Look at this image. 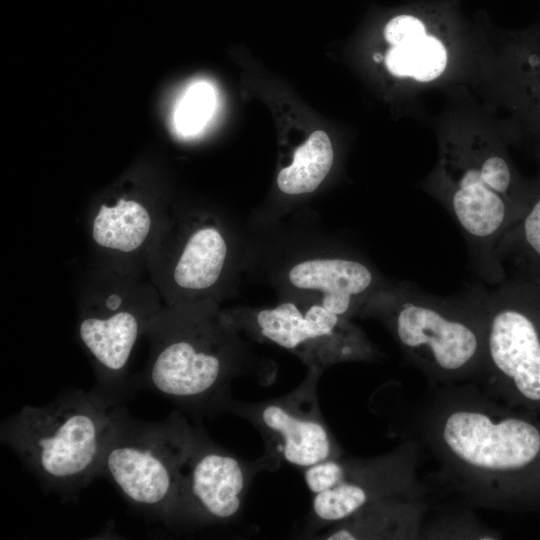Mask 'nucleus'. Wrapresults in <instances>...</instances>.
Segmentation results:
<instances>
[{"label":"nucleus","instance_id":"obj_8","mask_svg":"<svg viewBox=\"0 0 540 540\" xmlns=\"http://www.w3.org/2000/svg\"><path fill=\"white\" fill-rule=\"evenodd\" d=\"M224 317L250 338L293 353L307 370L324 372L339 363L372 361L378 354L351 319L307 297L287 295L275 306L239 308Z\"/></svg>","mask_w":540,"mask_h":540},{"label":"nucleus","instance_id":"obj_9","mask_svg":"<svg viewBox=\"0 0 540 540\" xmlns=\"http://www.w3.org/2000/svg\"><path fill=\"white\" fill-rule=\"evenodd\" d=\"M323 372L307 370L293 391L277 398L245 403L232 401L227 408L248 420L265 444L261 459L265 469L285 462L297 467L342 456L320 410L317 387Z\"/></svg>","mask_w":540,"mask_h":540},{"label":"nucleus","instance_id":"obj_11","mask_svg":"<svg viewBox=\"0 0 540 540\" xmlns=\"http://www.w3.org/2000/svg\"><path fill=\"white\" fill-rule=\"evenodd\" d=\"M259 458L247 463L215 445L200 431L183 467L174 523L207 525L237 519Z\"/></svg>","mask_w":540,"mask_h":540},{"label":"nucleus","instance_id":"obj_12","mask_svg":"<svg viewBox=\"0 0 540 540\" xmlns=\"http://www.w3.org/2000/svg\"><path fill=\"white\" fill-rule=\"evenodd\" d=\"M276 280L287 295L314 299L349 319L360 317L372 296L388 282L365 259L330 251L290 259L280 266Z\"/></svg>","mask_w":540,"mask_h":540},{"label":"nucleus","instance_id":"obj_16","mask_svg":"<svg viewBox=\"0 0 540 540\" xmlns=\"http://www.w3.org/2000/svg\"><path fill=\"white\" fill-rule=\"evenodd\" d=\"M229 258V243L220 229L205 225L188 237L173 271L177 286L203 291L221 278Z\"/></svg>","mask_w":540,"mask_h":540},{"label":"nucleus","instance_id":"obj_18","mask_svg":"<svg viewBox=\"0 0 540 540\" xmlns=\"http://www.w3.org/2000/svg\"><path fill=\"white\" fill-rule=\"evenodd\" d=\"M498 257L504 266L511 260L515 275L540 282V179L532 180L528 205L498 247Z\"/></svg>","mask_w":540,"mask_h":540},{"label":"nucleus","instance_id":"obj_6","mask_svg":"<svg viewBox=\"0 0 540 540\" xmlns=\"http://www.w3.org/2000/svg\"><path fill=\"white\" fill-rule=\"evenodd\" d=\"M197 432L178 413L161 422L145 423L122 411L100 474L134 506L174 523L183 467Z\"/></svg>","mask_w":540,"mask_h":540},{"label":"nucleus","instance_id":"obj_13","mask_svg":"<svg viewBox=\"0 0 540 540\" xmlns=\"http://www.w3.org/2000/svg\"><path fill=\"white\" fill-rule=\"evenodd\" d=\"M427 12L413 8L393 15L385 23L383 36L390 48L384 61L392 75L426 83L445 71L447 49L433 32L435 15Z\"/></svg>","mask_w":540,"mask_h":540},{"label":"nucleus","instance_id":"obj_1","mask_svg":"<svg viewBox=\"0 0 540 540\" xmlns=\"http://www.w3.org/2000/svg\"><path fill=\"white\" fill-rule=\"evenodd\" d=\"M422 409L418 434L441 476L470 505L540 511V418L478 384L442 385Z\"/></svg>","mask_w":540,"mask_h":540},{"label":"nucleus","instance_id":"obj_20","mask_svg":"<svg viewBox=\"0 0 540 540\" xmlns=\"http://www.w3.org/2000/svg\"><path fill=\"white\" fill-rule=\"evenodd\" d=\"M538 34H528L517 52L519 110L540 134V48Z\"/></svg>","mask_w":540,"mask_h":540},{"label":"nucleus","instance_id":"obj_14","mask_svg":"<svg viewBox=\"0 0 540 540\" xmlns=\"http://www.w3.org/2000/svg\"><path fill=\"white\" fill-rule=\"evenodd\" d=\"M427 511L425 498H387L361 508L313 536L326 540L421 539Z\"/></svg>","mask_w":540,"mask_h":540},{"label":"nucleus","instance_id":"obj_15","mask_svg":"<svg viewBox=\"0 0 540 540\" xmlns=\"http://www.w3.org/2000/svg\"><path fill=\"white\" fill-rule=\"evenodd\" d=\"M140 331L138 318L129 311L107 316H89L79 335L108 378L116 379L125 369Z\"/></svg>","mask_w":540,"mask_h":540},{"label":"nucleus","instance_id":"obj_5","mask_svg":"<svg viewBox=\"0 0 540 540\" xmlns=\"http://www.w3.org/2000/svg\"><path fill=\"white\" fill-rule=\"evenodd\" d=\"M483 325L477 383L496 400L540 416V282L514 275L475 287Z\"/></svg>","mask_w":540,"mask_h":540},{"label":"nucleus","instance_id":"obj_3","mask_svg":"<svg viewBox=\"0 0 540 540\" xmlns=\"http://www.w3.org/2000/svg\"><path fill=\"white\" fill-rule=\"evenodd\" d=\"M360 317L380 320L405 356L433 384L477 380L483 363V325L476 288L453 297L388 281Z\"/></svg>","mask_w":540,"mask_h":540},{"label":"nucleus","instance_id":"obj_24","mask_svg":"<svg viewBox=\"0 0 540 540\" xmlns=\"http://www.w3.org/2000/svg\"><path fill=\"white\" fill-rule=\"evenodd\" d=\"M537 156H538V160H539V170H538L537 177L540 179V147L538 149Z\"/></svg>","mask_w":540,"mask_h":540},{"label":"nucleus","instance_id":"obj_17","mask_svg":"<svg viewBox=\"0 0 540 540\" xmlns=\"http://www.w3.org/2000/svg\"><path fill=\"white\" fill-rule=\"evenodd\" d=\"M334 150L328 134L314 131L293 153L292 161L277 175V188L296 197L317 190L333 167Z\"/></svg>","mask_w":540,"mask_h":540},{"label":"nucleus","instance_id":"obj_19","mask_svg":"<svg viewBox=\"0 0 540 540\" xmlns=\"http://www.w3.org/2000/svg\"><path fill=\"white\" fill-rule=\"evenodd\" d=\"M150 226V215L142 204L119 199L114 206H101L93 222L92 235L102 247L131 252L145 241Z\"/></svg>","mask_w":540,"mask_h":540},{"label":"nucleus","instance_id":"obj_10","mask_svg":"<svg viewBox=\"0 0 540 540\" xmlns=\"http://www.w3.org/2000/svg\"><path fill=\"white\" fill-rule=\"evenodd\" d=\"M345 460L342 482L313 497L306 526L309 536L387 498H426V487L417 472L420 444L415 440L405 441L380 456L345 457Z\"/></svg>","mask_w":540,"mask_h":540},{"label":"nucleus","instance_id":"obj_4","mask_svg":"<svg viewBox=\"0 0 540 540\" xmlns=\"http://www.w3.org/2000/svg\"><path fill=\"white\" fill-rule=\"evenodd\" d=\"M122 410L94 393H65L22 407L1 427V440L46 487L72 494L100 475Z\"/></svg>","mask_w":540,"mask_h":540},{"label":"nucleus","instance_id":"obj_2","mask_svg":"<svg viewBox=\"0 0 540 540\" xmlns=\"http://www.w3.org/2000/svg\"><path fill=\"white\" fill-rule=\"evenodd\" d=\"M465 239L472 270L497 285L506 278L498 247L524 213L532 181L524 180L505 149L485 136L451 138L427 182Z\"/></svg>","mask_w":540,"mask_h":540},{"label":"nucleus","instance_id":"obj_22","mask_svg":"<svg viewBox=\"0 0 540 540\" xmlns=\"http://www.w3.org/2000/svg\"><path fill=\"white\" fill-rule=\"evenodd\" d=\"M494 529L480 523L470 512L445 513L424 523L421 539H500Z\"/></svg>","mask_w":540,"mask_h":540},{"label":"nucleus","instance_id":"obj_7","mask_svg":"<svg viewBox=\"0 0 540 540\" xmlns=\"http://www.w3.org/2000/svg\"><path fill=\"white\" fill-rule=\"evenodd\" d=\"M252 358L239 331L223 316L195 320L178 330L157 352L146 384L193 408L227 407L234 378L252 374Z\"/></svg>","mask_w":540,"mask_h":540},{"label":"nucleus","instance_id":"obj_23","mask_svg":"<svg viewBox=\"0 0 540 540\" xmlns=\"http://www.w3.org/2000/svg\"><path fill=\"white\" fill-rule=\"evenodd\" d=\"M346 473L345 457L331 458L304 468V480L307 488L314 495L336 487Z\"/></svg>","mask_w":540,"mask_h":540},{"label":"nucleus","instance_id":"obj_21","mask_svg":"<svg viewBox=\"0 0 540 540\" xmlns=\"http://www.w3.org/2000/svg\"><path fill=\"white\" fill-rule=\"evenodd\" d=\"M216 94L213 86L205 81L193 83L178 101L173 122L183 136H191L201 131L213 115Z\"/></svg>","mask_w":540,"mask_h":540}]
</instances>
